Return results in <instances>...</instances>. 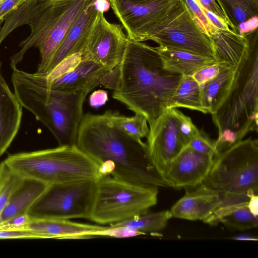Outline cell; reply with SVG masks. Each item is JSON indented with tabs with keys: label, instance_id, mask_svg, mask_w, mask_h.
I'll list each match as a JSON object with an SVG mask.
<instances>
[{
	"label": "cell",
	"instance_id": "34",
	"mask_svg": "<svg viewBox=\"0 0 258 258\" xmlns=\"http://www.w3.org/2000/svg\"><path fill=\"white\" fill-rule=\"evenodd\" d=\"M201 7L209 11L224 20L233 31L235 30L219 0H195Z\"/></svg>",
	"mask_w": 258,
	"mask_h": 258
},
{
	"label": "cell",
	"instance_id": "31",
	"mask_svg": "<svg viewBox=\"0 0 258 258\" xmlns=\"http://www.w3.org/2000/svg\"><path fill=\"white\" fill-rule=\"evenodd\" d=\"M187 146L201 153L214 157L217 154L215 141L210 139L202 130H199V133L190 139Z\"/></svg>",
	"mask_w": 258,
	"mask_h": 258
},
{
	"label": "cell",
	"instance_id": "38",
	"mask_svg": "<svg viewBox=\"0 0 258 258\" xmlns=\"http://www.w3.org/2000/svg\"><path fill=\"white\" fill-rule=\"evenodd\" d=\"M258 25L257 16L253 17L241 23L237 28V33L241 35H246L256 30Z\"/></svg>",
	"mask_w": 258,
	"mask_h": 258
},
{
	"label": "cell",
	"instance_id": "1",
	"mask_svg": "<svg viewBox=\"0 0 258 258\" xmlns=\"http://www.w3.org/2000/svg\"><path fill=\"white\" fill-rule=\"evenodd\" d=\"M116 113L84 115L76 145L100 165L101 176L147 186L170 187L155 167L147 144L125 133Z\"/></svg>",
	"mask_w": 258,
	"mask_h": 258
},
{
	"label": "cell",
	"instance_id": "37",
	"mask_svg": "<svg viewBox=\"0 0 258 258\" xmlns=\"http://www.w3.org/2000/svg\"><path fill=\"white\" fill-rule=\"evenodd\" d=\"M27 0H4L0 2V22L13 11L17 9Z\"/></svg>",
	"mask_w": 258,
	"mask_h": 258
},
{
	"label": "cell",
	"instance_id": "22",
	"mask_svg": "<svg viewBox=\"0 0 258 258\" xmlns=\"http://www.w3.org/2000/svg\"><path fill=\"white\" fill-rule=\"evenodd\" d=\"M154 48L165 69L183 76H192L200 68L217 62L214 59L183 50L160 45Z\"/></svg>",
	"mask_w": 258,
	"mask_h": 258
},
{
	"label": "cell",
	"instance_id": "32",
	"mask_svg": "<svg viewBox=\"0 0 258 258\" xmlns=\"http://www.w3.org/2000/svg\"><path fill=\"white\" fill-rule=\"evenodd\" d=\"M143 235L141 233L126 226H106L94 233L95 236H103L115 238H128Z\"/></svg>",
	"mask_w": 258,
	"mask_h": 258
},
{
	"label": "cell",
	"instance_id": "35",
	"mask_svg": "<svg viewBox=\"0 0 258 258\" xmlns=\"http://www.w3.org/2000/svg\"><path fill=\"white\" fill-rule=\"evenodd\" d=\"M41 236L26 229L0 228V239H39Z\"/></svg>",
	"mask_w": 258,
	"mask_h": 258
},
{
	"label": "cell",
	"instance_id": "19",
	"mask_svg": "<svg viewBox=\"0 0 258 258\" xmlns=\"http://www.w3.org/2000/svg\"><path fill=\"white\" fill-rule=\"evenodd\" d=\"M210 38L218 63L237 68L248 56L250 39L247 35H241L231 30L219 29Z\"/></svg>",
	"mask_w": 258,
	"mask_h": 258
},
{
	"label": "cell",
	"instance_id": "40",
	"mask_svg": "<svg viewBox=\"0 0 258 258\" xmlns=\"http://www.w3.org/2000/svg\"><path fill=\"white\" fill-rule=\"evenodd\" d=\"M107 100V93L103 90L94 92L90 97V103L92 107L100 106Z\"/></svg>",
	"mask_w": 258,
	"mask_h": 258
},
{
	"label": "cell",
	"instance_id": "26",
	"mask_svg": "<svg viewBox=\"0 0 258 258\" xmlns=\"http://www.w3.org/2000/svg\"><path fill=\"white\" fill-rule=\"evenodd\" d=\"M171 218L169 210L154 213L147 212L132 218L110 224V226L128 227L144 235L162 231Z\"/></svg>",
	"mask_w": 258,
	"mask_h": 258
},
{
	"label": "cell",
	"instance_id": "4",
	"mask_svg": "<svg viewBox=\"0 0 258 258\" xmlns=\"http://www.w3.org/2000/svg\"><path fill=\"white\" fill-rule=\"evenodd\" d=\"M14 93L23 107L51 132L59 146L76 145L83 104L92 90L63 92L49 89L34 75L12 69Z\"/></svg>",
	"mask_w": 258,
	"mask_h": 258
},
{
	"label": "cell",
	"instance_id": "14",
	"mask_svg": "<svg viewBox=\"0 0 258 258\" xmlns=\"http://www.w3.org/2000/svg\"><path fill=\"white\" fill-rule=\"evenodd\" d=\"M214 158L197 152L187 145L169 163L164 178L170 187L176 189L196 187L208 175Z\"/></svg>",
	"mask_w": 258,
	"mask_h": 258
},
{
	"label": "cell",
	"instance_id": "20",
	"mask_svg": "<svg viewBox=\"0 0 258 258\" xmlns=\"http://www.w3.org/2000/svg\"><path fill=\"white\" fill-rule=\"evenodd\" d=\"M106 226L54 219H32L24 229L34 232L42 238H87Z\"/></svg>",
	"mask_w": 258,
	"mask_h": 258
},
{
	"label": "cell",
	"instance_id": "3",
	"mask_svg": "<svg viewBox=\"0 0 258 258\" xmlns=\"http://www.w3.org/2000/svg\"><path fill=\"white\" fill-rule=\"evenodd\" d=\"M90 0H27L4 19L0 28V45L14 30L23 25L31 29L19 44L20 50L10 58L17 67L31 47L39 49L37 75H42L55 50L78 15Z\"/></svg>",
	"mask_w": 258,
	"mask_h": 258
},
{
	"label": "cell",
	"instance_id": "12",
	"mask_svg": "<svg viewBox=\"0 0 258 258\" xmlns=\"http://www.w3.org/2000/svg\"><path fill=\"white\" fill-rule=\"evenodd\" d=\"M122 25L108 22L99 13L80 52L81 61L90 60L111 71L121 62L128 38Z\"/></svg>",
	"mask_w": 258,
	"mask_h": 258
},
{
	"label": "cell",
	"instance_id": "5",
	"mask_svg": "<svg viewBox=\"0 0 258 258\" xmlns=\"http://www.w3.org/2000/svg\"><path fill=\"white\" fill-rule=\"evenodd\" d=\"M218 130L217 153L242 141L250 132H257L258 50L257 37L250 39L248 56L237 67L228 95L212 114Z\"/></svg>",
	"mask_w": 258,
	"mask_h": 258
},
{
	"label": "cell",
	"instance_id": "36",
	"mask_svg": "<svg viewBox=\"0 0 258 258\" xmlns=\"http://www.w3.org/2000/svg\"><path fill=\"white\" fill-rule=\"evenodd\" d=\"M31 221L30 216L27 214L14 216L0 224V228L15 229H24Z\"/></svg>",
	"mask_w": 258,
	"mask_h": 258
},
{
	"label": "cell",
	"instance_id": "9",
	"mask_svg": "<svg viewBox=\"0 0 258 258\" xmlns=\"http://www.w3.org/2000/svg\"><path fill=\"white\" fill-rule=\"evenodd\" d=\"M94 189L95 181L49 185L28 214L32 219H89Z\"/></svg>",
	"mask_w": 258,
	"mask_h": 258
},
{
	"label": "cell",
	"instance_id": "11",
	"mask_svg": "<svg viewBox=\"0 0 258 258\" xmlns=\"http://www.w3.org/2000/svg\"><path fill=\"white\" fill-rule=\"evenodd\" d=\"M179 0H109L110 7L131 40L149 38Z\"/></svg>",
	"mask_w": 258,
	"mask_h": 258
},
{
	"label": "cell",
	"instance_id": "2",
	"mask_svg": "<svg viewBox=\"0 0 258 258\" xmlns=\"http://www.w3.org/2000/svg\"><path fill=\"white\" fill-rule=\"evenodd\" d=\"M182 77L163 68L154 47L128 39L112 97L144 115L151 126L168 109Z\"/></svg>",
	"mask_w": 258,
	"mask_h": 258
},
{
	"label": "cell",
	"instance_id": "6",
	"mask_svg": "<svg viewBox=\"0 0 258 258\" xmlns=\"http://www.w3.org/2000/svg\"><path fill=\"white\" fill-rule=\"evenodd\" d=\"M24 178L48 185L95 181L100 165L76 145L9 154L3 161Z\"/></svg>",
	"mask_w": 258,
	"mask_h": 258
},
{
	"label": "cell",
	"instance_id": "24",
	"mask_svg": "<svg viewBox=\"0 0 258 258\" xmlns=\"http://www.w3.org/2000/svg\"><path fill=\"white\" fill-rule=\"evenodd\" d=\"M247 202L230 205H223L211 216L203 221L210 225L219 223L237 230H246L257 227V217L249 211Z\"/></svg>",
	"mask_w": 258,
	"mask_h": 258
},
{
	"label": "cell",
	"instance_id": "28",
	"mask_svg": "<svg viewBox=\"0 0 258 258\" xmlns=\"http://www.w3.org/2000/svg\"><path fill=\"white\" fill-rule=\"evenodd\" d=\"M24 179L4 161L0 163V214Z\"/></svg>",
	"mask_w": 258,
	"mask_h": 258
},
{
	"label": "cell",
	"instance_id": "13",
	"mask_svg": "<svg viewBox=\"0 0 258 258\" xmlns=\"http://www.w3.org/2000/svg\"><path fill=\"white\" fill-rule=\"evenodd\" d=\"M182 114L176 108L167 109L149 127L146 144L155 167L164 179L169 163L188 145L180 128Z\"/></svg>",
	"mask_w": 258,
	"mask_h": 258
},
{
	"label": "cell",
	"instance_id": "27",
	"mask_svg": "<svg viewBox=\"0 0 258 258\" xmlns=\"http://www.w3.org/2000/svg\"><path fill=\"white\" fill-rule=\"evenodd\" d=\"M219 1L236 33L238 27L241 23L253 17L257 16V0Z\"/></svg>",
	"mask_w": 258,
	"mask_h": 258
},
{
	"label": "cell",
	"instance_id": "25",
	"mask_svg": "<svg viewBox=\"0 0 258 258\" xmlns=\"http://www.w3.org/2000/svg\"><path fill=\"white\" fill-rule=\"evenodd\" d=\"M179 107L207 113L202 105L200 85L191 76H183L168 109Z\"/></svg>",
	"mask_w": 258,
	"mask_h": 258
},
{
	"label": "cell",
	"instance_id": "45",
	"mask_svg": "<svg viewBox=\"0 0 258 258\" xmlns=\"http://www.w3.org/2000/svg\"><path fill=\"white\" fill-rule=\"evenodd\" d=\"M257 1H258V0H257Z\"/></svg>",
	"mask_w": 258,
	"mask_h": 258
},
{
	"label": "cell",
	"instance_id": "39",
	"mask_svg": "<svg viewBox=\"0 0 258 258\" xmlns=\"http://www.w3.org/2000/svg\"><path fill=\"white\" fill-rule=\"evenodd\" d=\"M207 18L212 24L218 29L230 30L229 25L222 19L212 12L202 7Z\"/></svg>",
	"mask_w": 258,
	"mask_h": 258
},
{
	"label": "cell",
	"instance_id": "21",
	"mask_svg": "<svg viewBox=\"0 0 258 258\" xmlns=\"http://www.w3.org/2000/svg\"><path fill=\"white\" fill-rule=\"evenodd\" d=\"M220 64L221 68L217 76L200 85L202 105L207 113L211 114L218 109L229 93L237 70V67Z\"/></svg>",
	"mask_w": 258,
	"mask_h": 258
},
{
	"label": "cell",
	"instance_id": "10",
	"mask_svg": "<svg viewBox=\"0 0 258 258\" xmlns=\"http://www.w3.org/2000/svg\"><path fill=\"white\" fill-rule=\"evenodd\" d=\"M149 40L160 46L183 50L216 60L210 38L194 21L182 0L180 6H176L155 29Z\"/></svg>",
	"mask_w": 258,
	"mask_h": 258
},
{
	"label": "cell",
	"instance_id": "41",
	"mask_svg": "<svg viewBox=\"0 0 258 258\" xmlns=\"http://www.w3.org/2000/svg\"><path fill=\"white\" fill-rule=\"evenodd\" d=\"M247 206L250 212L255 216H258V196L257 194L250 196L247 202Z\"/></svg>",
	"mask_w": 258,
	"mask_h": 258
},
{
	"label": "cell",
	"instance_id": "15",
	"mask_svg": "<svg viewBox=\"0 0 258 258\" xmlns=\"http://www.w3.org/2000/svg\"><path fill=\"white\" fill-rule=\"evenodd\" d=\"M109 71L90 60L81 61L73 70L50 80L34 75L47 88L63 92L86 89H94L99 85L109 89Z\"/></svg>",
	"mask_w": 258,
	"mask_h": 258
},
{
	"label": "cell",
	"instance_id": "17",
	"mask_svg": "<svg viewBox=\"0 0 258 258\" xmlns=\"http://www.w3.org/2000/svg\"><path fill=\"white\" fill-rule=\"evenodd\" d=\"M185 189V194L169 210L172 217L203 221L223 203L222 198L217 192L203 184Z\"/></svg>",
	"mask_w": 258,
	"mask_h": 258
},
{
	"label": "cell",
	"instance_id": "42",
	"mask_svg": "<svg viewBox=\"0 0 258 258\" xmlns=\"http://www.w3.org/2000/svg\"><path fill=\"white\" fill-rule=\"evenodd\" d=\"M94 5L96 9L99 12H107L110 8L109 0H94Z\"/></svg>",
	"mask_w": 258,
	"mask_h": 258
},
{
	"label": "cell",
	"instance_id": "30",
	"mask_svg": "<svg viewBox=\"0 0 258 258\" xmlns=\"http://www.w3.org/2000/svg\"><path fill=\"white\" fill-rule=\"evenodd\" d=\"M197 25L209 37L218 29L212 24L195 0H182Z\"/></svg>",
	"mask_w": 258,
	"mask_h": 258
},
{
	"label": "cell",
	"instance_id": "8",
	"mask_svg": "<svg viewBox=\"0 0 258 258\" xmlns=\"http://www.w3.org/2000/svg\"><path fill=\"white\" fill-rule=\"evenodd\" d=\"M158 194V187L102 175L95 181L89 219L99 224L110 225L132 218L155 206Z\"/></svg>",
	"mask_w": 258,
	"mask_h": 258
},
{
	"label": "cell",
	"instance_id": "33",
	"mask_svg": "<svg viewBox=\"0 0 258 258\" xmlns=\"http://www.w3.org/2000/svg\"><path fill=\"white\" fill-rule=\"evenodd\" d=\"M221 68V64L217 62L200 68L191 76L201 85L216 77Z\"/></svg>",
	"mask_w": 258,
	"mask_h": 258
},
{
	"label": "cell",
	"instance_id": "7",
	"mask_svg": "<svg viewBox=\"0 0 258 258\" xmlns=\"http://www.w3.org/2000/svg\"><path fill=\"white\" fill-rule=\"evenodd\" d=\"M222 198V205L248 202L258 192V141L242 140L217 153L202 183Z\"/></svg>",
	"mask_w": 258,
	"mask_h": 258
},
{
	"label": "cell",
	"instance_id": "44",
	"mask_svg": "<svg viewBox=\"0 0 258 258\" xmlns=\"http://www.w3.org/2000/svg\"><path fill=\"white\" fill-rule=\"evenodd\" d=\"M3 22H0V24L2 23Z\"/></svg>",
	"mask_w": 258,
	"mask_h": 258
},
{
	"label": "cell",
	"instance_id": "16",
	"mask_svg": "<svg viewBox=\"0 0 258 258\" xmlns=\"http://www.w3.org/2000/svg\"><path fill=\"white\" fill-rule=\"evenodd\" d=\"M94 2L90 0L78 15L52 55L44 74L38 75L48 76L66 58L80 53L99 14Z\"/></svg>",
	"mask_w": 258,
	"mask_h": 258
},
{
	"label": "cell",
	"instance_id": "23",
	"mask_svg": "<svg viewBox=\"0 0 258 258\" xmlns=\"http://www.w3.org/2000/svg\"><path fill=\"white\" fill-rule=\"evenodd\" d=\"M48 185L30 178H25L22 184L12 195L0 214V224L28 211L48 187Z\"/></svg>",
	"mask_w": 258,
	"mask_h": 258
},
{
	"label": "cell",
	"instance_id": "18",
	"mask_svg": "<svg viewBox=\"0 0 258 258\" xmlns=\"http://www.w3.org/2000/svg\"><path fill=\"white\" fill-rule=\"evenodd\" d=\"M22 108L2 75L0 62V157L10 147L19 131Z\"/></svg>",
	"mask_w": 258,
	"mask_h": 258
},
{
	"label": "cell",
	"instance_id": "29",
	"mask_svg": "<svg viewBox=\"0 0 258 258\" xmlns=\"http://www.w3.org/2000/svg\"><path fill=\"white\" fill-rule=\"evenodd\" d=\"M116 120L120 128L127 135L137 139L147 137L149 127L146 117L139 113L128 117L116 113Z\"/></svg>",
	"mask_w": 258,
	"mask_h": 258
},
{
	"label": "cell",
	"instance_id": "43",
	"mask_svg": "<svg viewBox=\"0 0 258 258\" xmlns=\"http://www.w3.org/2000/svg\"><path fill=\"white\" fill-rule=\"evenodd\" d=\"M233 239L244 241H257V238L251 235H240L233 238Z\"/></svg>",
	"mask_w": 258,
	"mask_h": 258
}]
</instances>
